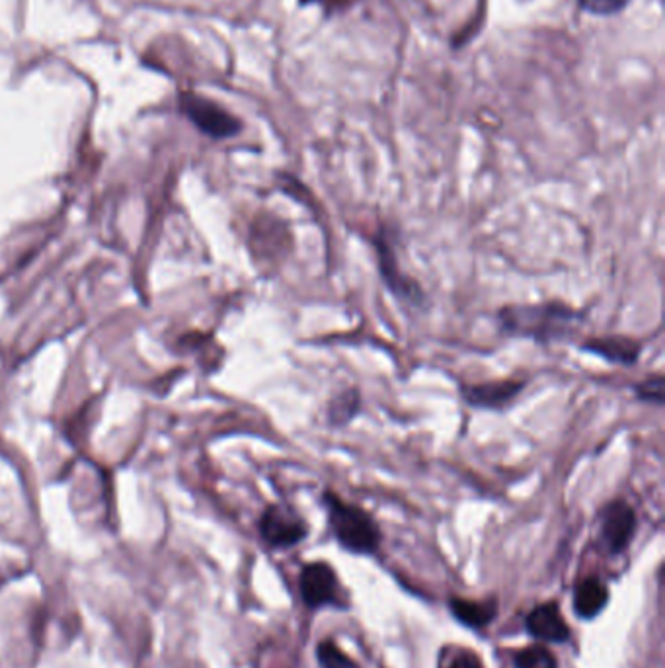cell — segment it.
Here are the masks:
<instances>
[{
    "label": "cell",
    "mask_w": 665,
    "mask_h": 668,
    "mask_svg": "<svg viewBox=\"0 0 665 668\" xmlns=\"http://www.w3.org/2000/svg\"><path fill=\"white\" fill-rule=\"evenodd\" d=\"M584 321L581 311L560 301L508 305L498 311V323L503 333L538 344L563 343L580 328Z\"/></svg>",
    "instance_id": "obj_1"
},
{
    "label": "cell",
    "mask_w": 665,
    "mask_h": 668,
    "mask_svg": "<svg viewBox=\"0 0 665 668\" xmlns=\"http://www.w3.org/2000/svg\"><path fill=\"white\" fill-rule=\"evenodd\" d=\"M323 503L328 513V524L332 530L334 538L341 548L356 556H373L381 548V530L377 526L373 516L366 513L358 505L346 503L336 493L326 491Z\"/></svg>",
    "instance_id": "obj_2"
},
{
    "label": "cell",
    "mask_w": 665,
    "mask_h": 668,
    "mask_svg": "<svg viewBox=\"0 0 665 668\" xmlns=\"http://www.w3.org/2000/svg\"><path fill=\"white\" fill-rule=\"evenodd\" d=\"M299 591L301 599L310 610L326 608V606L348 610L340 579L332 565H328L326 561H315L301 569Z\"/></svg>",
    "instance_id": "obj_3"
},
{
    "label": "cell",
    "mask_w": 665,
    "mask_h": 668,
    "mask_svg": "<svg viewBox=\"0 0 665 668\" xmlns=\"http://www.w3.org/2000/svg\"><path fill=\"white\" fill-rule=\"evenodd\" d=\"M258 531L270 548L290 549L307 540L308 524L291 506L270 505L260 516Z\"/></svg>",
    "instance_id": "obj_4"
},
{
    "label": "cell",
    "mask_w": 665,
    "mask_h": 668,
    "mask_svg": "<svg viewBox=\"0 0 665 668\" xmlns=\"http://www.w3.org/2000/svg\"><path fill=\"white\" fill-rule=\"evenodd\" d=\"M639 518L623 498H614L606 505L599 522V543L607 556H621L631 546L636 534Z\"/></svg>",
    "instance_id": "obj_5"
},
{
    "label": "cell",
    "mask_w": 665,
    "mask_h": 668,
    "mask_svg": "<svg viewBox=\"0 0 665 668\" xmlns=\"http://www.w3.org/2000/svg\"><path fill=\"white\" fill-rule=\"evenodd\" d=\"M375 250L377 260H379V272H381L386 290L393 293L396 300L404 301L412 308H422L426 303V293L416 280H412L410 276L402 272L396 252L391 247L384 231L375 237Z\"/></svg>",
    "instance_id": "obj_6"
},
{
    "label": "cell",
    "mask_w": 665,
    "mask_h": 668,
    "mask_svg": "<svg viewBox=\"0 0 665 668\" xmlns=\"http://www.w3.org/2000/svg\"><path fill=\"white\" fill-rule=\"evenodd\" d=\"M182 110L188 114L189 120L194 121L197 128L211 138H232L240 131V121L237 118H232L229 111L222 110L217 104L199 96H182Z\"/></svg>",
    "instance_id": "obj_7"
},
{
    "label": "cell",
    "mask_w": 665,
    "mask_h": 668,
    "mask_svg": "<svg viewBox=\"0 0 665 668\" xmlns=\"http://www.w3.org/2000/svg\"><path fill=\"white\" fill-rule=\"evenodd\" d=\"M527 381L523 379H500L487 384H462V401L482 409V411H503L517 399V395L525 389Z\"/></svg>",
    "instance_id": "obj_8"
},
{
    "label": "cell",
    "mask_w": 665,
    "mask_h": 668,
    "mask_svg": "<svg viewBox=\"0 0 665 668\" xmlns=\"http://www.w3.org/2000/svg\"><path fill=\"white\" fill-rule=\"evenodd\" d=\"M525 629L531 637L543 643H566L570 639V627L564 619L558 602H545L531 610L525 617Z\"/></svg>",
    "instance_id": "obj_9"
},
{
    "label": "cell",
    "mask_w": 665,
    "mask_h": 668,
    "mask_svg": "<svg viewBox=\"0 0 665 668\" xmlns=\"http://www.w3.org/2000/svg\"><path fill=\"white\" fill-rule=\"evenodd\" d=\"M581 351L599 356L611 364L631 368L640 360L642 344L629 336H596L581 343Z\"/></svg>",
    "instance_id": "obj_10"
},
{
    "label": "cell",
    "mask_w": 665,
    "mask_h": 668,
    "mask_svg": "<svg viewBox=\"0 0 665 668\" xmlns=\"http://www.w3.org/2000/svg\"><path fill=\"white\" fill-rule=\"evenodd\" d=\"M449 610L451 616L470 629H484L494 622L498 616V602L495 600H467L451 599L449 600Z\"/></svg>",
    "instance_id": "obj_11"
},
{
    "label": "cell",
    "mask_w": 665,
    "mask_h": 668,
    "mask_svg": "<svg viewBox=\"0 0 665 668\" xmlns=\"http://www.w3.org/2000/svg\"><path fill=\"white\" fill-rule=\"evenodd\" d=\"M571 604L580 619H596L609 604V589L599 579H586L576 586Z\"/></svg>",
    "instance_id": "obj_12"
},
{
    "label": "cell",
    "mask_w": 665,
    "mask_h": 668,
    "mask_svg": "<svg viewBox=\"0 0 665 668\" xmlns=\"http://www.w3.org/2000/svg\"><path fill=\"white\" fill-rule=\"evenodd\" d=\"M359 409H361V395L358 389L356 387L344 389L328 403V422L334 429H341L358 417Z\"/></svg>",
    "instance_id": "obj_13"
},
{
    "label": "cell",
    "mask_w": 665,
    "mask_h": 668,
    "mask_svg": "<svg viewBox=\"0 0 665 668\" xmlns=\"http://www.w3.org/2000/svg\"><path fill=\"white\" fill-rule=\"evenodd\" d=\"M513 665L515 668H558V660L543 645H530L515 653Z\"/></svg>",
    "instance_id": "obj_14"
},
{
    "label": "cell",
    "mask_w": 665,
    "mask_h": 668,
    "mask_svg": "<svg viewBox=\"0 0 665 668\" xmlns=\"http://www.w3.org/2000/svg\"><path fill=\"white\" fill-rule=\"evenodd\" d=\"M316 659L320 668H359L358 662L341 651L340 647L330 639L316 645Z\"/></svg>",
    "instance_id": "obj_15"
},
{
    "label": "cell",
    "mask_w": 665,
    "mask_h": 668,
    "mask_svg": "<svg viewBox=\"0 0 665 668\" xmlns=\"http://www.w3.org/2000/svg\"><path fill=\"white\" fill-rule=\"evenodd\" d=\"M634 394H636V399H639V401H644V403L664 405V376H662V374H656V376H650L646 377V379H642L640 384L634 386Z\"/></svg>",
    "instance_id": "obj_16"
},
{
    "label": "cell",
    "mask_w": 665,
    "mask_h": 668,
    "mask_svg": "<svg viewBox=\"0 0 665 668\" xmlns=\"http://www.w3.org/2000/svg\"><path fill=\"white\" fill-rule=\"evenodd\" d=\"M629 2L631 0H578L581 9L588 10L591 14H598V17L617 14V12L626 9Z\"/></svg>",
    "instance_id": "obj_17"
},
{
    "label": "cell",
    "mask_w": 665,
    "mask_h": 668,
    "mask_svg": "<svg viewBox=\"0 0 665 668\" xmlns=\"http://www.w3.org/2000/svg\"><path fill=\"white\" fill-rule=\"evenodd\" d=\"M449 668H484L482 660L472 651H462L453 659Z\"/></svg>",
    "instance_id": "obj_18"
}]
</instances>
